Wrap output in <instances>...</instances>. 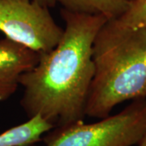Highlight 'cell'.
<instances>
[{
    "label": "cell",
    "instance_id": "cell-1",
    "mask_svg": "<svg viewBox=\"0 0 146 146\" xmlns=\"http://www.w3.org/2000/svg\"><path fill=\"white\" fill-rule=\"evenodd\" d=\"M63 36L49 52L40 54L33 68L22 74L21 100L29 119L40 115L55 127L82 121L94 77L92 48L98 33L108 21L61 9Z\"/></svg>",
    "mask_w": 146,
    "mask_h": 146
},
{
    "label": "cell",
    "instance_id": "cell-2",
    "mask_svg": "<svg viewBox=\"0 0 146 146\" xmlns=\"http://www.w3.org/2000/svg\"><path fill=\"white\" fill-rule=\"evenodd\" d=\"M92 58L85 115L103 119L117 105L146 98V29L108 20L94 39Z\"/></svg>",
    "mask_w": 146,
    "mask_h": 146
},
{
    "label": "cell",
    "instance_id": "cell-3",
    "mask_svg": "<svg viewBox=\"0 0 146 146\" xmlns=\"http://www.w3.org/2000/svg\"><path fill=\"white\" fill-rule=\"evenodd\" d=\"M94 123L79 121L56 127L44 141L46 146H134L146 136V98Z\"/></svg>",
    "mask_w": 146,
    "mask_h": 146
},
{
    "label": "cell",
    "instance_id": "cell-4",
    "mask_svg": "<svg viewBox=\"0 0 146 146\" xmlns=\"http://www.w3.org/2000/svg\"><path fill=\"white\" fill-rule=\"evenodd\" d=\"M0 32L7 38L40 54L58 45L63 29L49 7L33 0H0Z\"/></svg>",
    "mask_w": 146,
    "mask_h": 146
},
{
    "label": "cell",
    "instance_id": "cell-5",
    "mask_svg": "<svg viewBox=\"0 0 146 146\" xmlns=\"http://www.w3.org/2000/svg\"><path fill=\"white\" fill-rule=\"evenodd\" d=\"M40 54L8 38L0 40V102L15 94L21 75L36 65Z\"/></svg>",
    "mask_w": 146,
    "mask_h": 146
},
{
    "label": "cell",
    "instance_id": "cell-6",
    "mask_svg": "<svg viewBox=\"0 0 146 146\" xmlns=\"http://www.w3.org/2000/svg\"><path fill=\"white\" fill-rule=\"evenodd\" d=\"M54 128L50 123L36 115L0 134V146H30L42 140V136Z\"/></svg>",
    "mask_w": 146,
    "mask_h": 146
},
{
    "label": "cell",
    "instance_id": "cell-7",
    "mask_svg": "<svg viewBox=\"0 0 146 146\" xmlns=\"http://www.w3.org/2000/svg\"><path fill=\"white\" fill-rule=\"evenodd\" d=\"M63 9L81 14L101 15L108 20L121 16L130 5V0H55Z\"/></svg>",
    "mask_w": 146,
    "mask_h": 146
},
{
    "label": "cell",
    "instance_id": "cell-8",
    "mask_svg": "<svg viewBox=\"0 0 146 146\" xmlns=\"http://www.w3.org/2000/svg\"><path fill=\"white\" fill-rule=\"evenodd\" d=\"M123 25L146 29V0H133L125 12L117 18Z\"/></svg>",
    "mask_w": 146,
    "mask_h": 146
},
{
    "label": "cell",
    "instance_id": "cell-9",
    "mask_svg": "<svg viewBox=\"0 0 146 146\" xmlns=\"http://www.w3.org/2000/svg\"><path fill=\"white\" fill-rule=\"evenodd\" d=\"M33 1H35L36 3L43 6H46L47 7H52L56 5L55 0H33Z\"/></svg>",
    "mask_w": 146,
    "mask_h": 146
},
{
    "label": "cell",
    "instance_id": "cell-10",
    "mask_svg": "<svg viewBox=\"0 0 146 146\" xmlns=\"http://www.w3.org/2000/svg\"><path fill=\"white\" fill-rule=\"evenodd\" d=\"M141 144L142 145V146H146V136L144 138V140L141 141Z\"/></svg>",
    "mask_w": 146,
    "mask_h": 146
},
{
    "label": "cell",
    "instance_id": "cell-11",
    "mask_svg": "<svg viewBox=\"0 0 146 146\" xmlns=\"http://www.w3.org/2000/svg\"><path fill=\"white\" fill-rule=\"evenodd\" d=\"M138 146H142V145H141V144H140V145H139Z\"/></svg>",
    "mask_w": 146,
    "mask_h": 146
},
{
    "label": "cell",
    "instance_id": "cell-12",
    "mask_svg": "<svg viewBox=\"0 0 146 146\" xmlns=\"http://www.w3.org/2000/svg\"><path fill=\"white\" fill-rule=\"evenodd\" d=\"M130 1H133V0H130Z\"/></svg>",
    "mask_w": 146,
    "mask_h": 146
}]
</instances>
